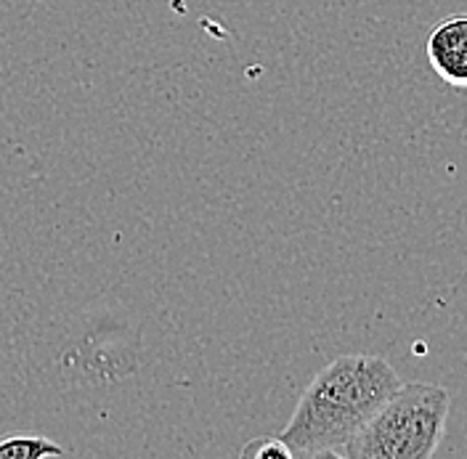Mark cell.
Masks as SVG:
<instances>
[{
	"instance_id": "1",
	"label": "cell",
	"mask_w": 467,
	"mask_h": 459,
	"mask_svg": "<svg viewBox=\"0 0 467 459\" xmlns=\"http://www.w3.org/2000/svg\"><path fill=\"white\" fill-rule=\"evenodd\" d=\"M399 388V374L382 356H340L303 391L282 441L292 457H343V449Z\"/></svg>"
},
{
	"instance_id": "5",
	"label": "cell",
	"mask_w": 467,
	"mask_h": 459,
	"mask_svg": "<svg viewBox=\"0 0 467 459\" xmlns=\"http://www.w3.org/2000/svg\"><path fill=\"white\" fill-rule=\"evenodd\" d=\"M242 457L247 459H292V449L282 441V435H263L253 438L244 449Z\"/></svg>"
},
{
	"instance_id": "2",
	"label": "cell",
	"mask_w": 467,
	"mask_h": 459,
	"mask_svg": "<svg viewBox=\"0 0 467 459\" xmlns=\"http://www.w3.org/2000/svg\"><path fill=\"white\" fill-rule=\"evenodd\" d=\"M449 393L428 382H409L382 403L348 446L346 459H431L446 433Z\"/></svg>"
},
{
	"instance_id": "4",
	"label": "cell",
	"mask_w": 467,
	"mask_h": 459,
	"mask_svg": "<svg viewBox=\"0 0 467 459\" xmlns=\"http://www.w3.org/2000/svg\"><path fill=\"white\" fill-rule=\"evenodd\" d=\"M61 454L64 449L46 435H32V433L0 435V459H48Z\"/></svg>"
},
{
	"instance_id": "3",
	"label": "cell",
	"mask_w": 467,
	"mask_h": 459,
	"mask_svg": "<svg viewBox=\"0 0 467 459\" xmlns=\"http://www.w3.org/2000/svg\"><path fill=\"white\" fill-rule=\"evenodd\" d=\"M425 51L446 86L467 88V14L441 22L428 35Z\"/></svg>"
}]
</instances>
